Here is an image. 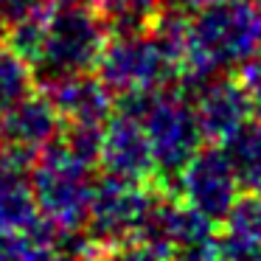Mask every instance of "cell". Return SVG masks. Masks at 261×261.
Returning <instances> with one entry per match:
<instances>
[{"label":"cell","instance_id":"2","mask_svg":"<svg viewBox=\"0 0 261 261\" xmlns=\"http://www.w3.org/2000/svg\"><path fill=\"white\" fill-rule=\"evenodd\" d=\"M96 180V160L73 149L62 135L37 154L31 186L48 239L59 242L85 230Z\"/></svg>","mask_w":261,"mask_h":261},{"label":"cell","instance_id":"6","mask_svg":"<svg viewBox=\"0 0 261 261\" xmlns=\"http://www.w3.org/2000/svg\"><path fill=\"white\" fill-rule=\"evenodd\" d=\"M154 202L158 197L146 188V182L104 174L96 180V188H93L85 233L93 239L98 250L141 242Z\"/></svg>","mask_w":261,"mask_h":261},{"label":"cell","instance_id":"16","mask_svg":"<svg viewBox=\"0 0 261 261\" xmlns=\"http://www.w3.org/2000/svg\"><path fill=\"white\" fill-rule=\"evenodd\" d=\"M166 0H90V6L101 14L110 31L152 29L160 17Z\"/></svg>","mask_w":261,"mask_h":261},{"label":"cell","instance_id":"20","mask_svg":"<svg viewBox=\"0 0 261 261\" xmlns=\"http://www.w3.org/2000/svg\"><path fill=\"white\" fill-rule=\"evenodd\" d=\"M239 82H242L244 93H247L253 113L261 115V57L250 59V62L244 65V68H242V76H239Z\"/></svg>","mask_w":261,"mask_h":261},{"label":"cell","instance_id":"17","mask_svg":"<svg viewBox=\"0 0 261 261\" xmlns=\"http://www.w3.org/2000/svg\"><path fill=\"white\" fill-rule=\"evenodd\" d=\"M45 236L0 230V261H31Z\"/></svg>","mask_w":261,"mask_h":261},{"label":"cell","instance_id":"13","mask_svg":"<svg viewBox=\"0 0 261 261\" xmlns=\"http://www.w3.org/2000/svg\"><path fill=\"white\" fill-rule=\"evenodd\" d=\"M216 239L225 261H261V194L236 199L219 219Z\"/></svg>","mask_w":261,"mask_h":261},{"label":"cell","instance_id":"14","mask_svg":"<svg viewBox=\"0 0 261 261\" xmlns=\"http://www.w3.org/2000/svg\"><path fill=\"white\" fill-rule=\"evenodd\" d=\"M222 152L236 174L239 188L247 194H261V115L236 126L222 141Z\"/></svg>","mask_w":261,"mask_h":261},{"label":"cell","instance_id":"3","mask_svg":"<svg viewBox=\"0 0 261 261\" xmlns=\"http://www.w3.org/2000/svg\"><path fill=\"white\" fill-rule=\"evenodd\" d=\"M96 73L113 96H149L180 82V57L158 29L113 31Z\"/></svg>","mask_w":261,"mask_h":261},{"label":"cell","instance_id":"1","mask_svg":"<svg viewBox=\"0 0 261 261\" xmlns=\"http://www.w3.org/2000/svg\"><path fill=\"white\" fill-rule=\"evenodd\" d=\"M261 54V6L253 0H219L188 12L182 76L188 87L216 73L239 70Z\"/></svg>","mask_w":261,"mask_h":261},{"label":"cell","instance_id":"19","mask_svg":"<svg viewBox=\"0 0 261 261\" xmlns=\"http://www.w3.org/2000/svg\"><path fill=\"white\" fill-rule=\"evenodd\" d=\"M169 261H225V255H222L219 239L214 233L208 239H199V242L177 247L174 253H169Z\"/></svg>","mask_w":261,"mask_h":261},{"label":"cell","instance_id":"18","mask_svg":"<svg viewBox=\"0 0 261 261\" xmlns=\"http://www.w3.org/2000/svg\"><path fill=\"white\" fill-rule=\"evenodd\" d=\"M93 261H169V255L146 242H129V244L101 250Z\"/></svg>","mask_w":261,"mask_h":261},{"label":"cell","instance_id":"5","mask_svg":"<svg viewBox=\"0 0 261 261\" xmlns=\"http://www.w3.org/2000/svg\"><path fill=\"white\" fill-rule=\"evenodd\" d=\"M124 107L135 113L143 124V132L152 146L154 169L166 180H174L182 166L202 149L205 135L186 90L166 87L149 96L124 98Z\"/></svg>","mask_w":261,"mask_h":261},{"label":"cell","instance_id":"7","mask_svg":"<svg viewBox=\"0 0 261 261\" xmlns=\"http://www.w3.org/2000/svg\"><path fill=\"white\" fill-rule=\"evenodd\" d=\"M239 180L219 149H199L174 177V197L191 211L219 222L239 199Z\"/></svg>","mask_w":261,"mask_h":261},{"label":"cell","instance_id":"21","mask_svg":"<svg viewBox=\"0 0 261 261\" xmlns=\"http://www.w3.org/2000/svg\"><path fill=\"white\" fill-rule=\"evenodd\" d=\"M31 261H68V253H65L62 247H54L51 244V239H42V244L37 247V253H34V258Z\"/></svg>","mask_w":261,"mask_h":261},{"label":"cell","instance_id":"15","mask_svg":"<svg viewBox=\"0 0 261 261\" xmlns=\"http://www.w3.org/2000/svg\"><path fill=\"white\" fill-rule=\"evenodd\" d=\"M37 87V73L31 62L17 54L9 42H0V115L31 96Z\"/></svg>","mask_w":261,"mask_h":261},{"label":"cell","instance_id":"9","mask_svg":"<svg viewBox=\"0 0 261 261\" xmlns=\"http://www.w3.org/2000/svg\"><path fill=\"white\" fill-rule=\"evenodd\" d=\"M188 98H191L194 115L199 121V129L205 138H216L225 141L236 126H242L250 118L253 107L244 93L242 82L230 79L227 73H216L208 79L197 82L188 87Z\"/></svg>","mask_w":261,"mask_h":261},{"label":"cell","instance_id":"8","mask_svg":"<svg viewBox=\"0 0 261 261\" xmlns=\"http://www.w3.org/2000/svg\"><path fill=\"white\" fill-rule=\"evenodd\" d=\"M98 163H101L104 174L121 177V180L149 182V177L158 174L143 124L126 107L121 113H113L107 124L101 126Z\"/></svg>","mask_w":261,"mask_h":261},{"label":"cell","instance_id":"10","mask_svg":"<svg viewBox=\"0 0 261 261\" xmlns=\"http://www.w3.org/2000/svg\"><path fill=\"white\" fill-rule=\"evenodd\" d=\"M62 126L65 121L48 93H31L0 115V146L37 158L62 135Z\"/></svg>","mask_w":261,"mask_h":261},{"label":"cell","instance_id":"4","mask_svg":"<svg viewBox=\"0 0 261 261\" xmlns=\"http://www.w3.org/2000/svg\"><path fill=\"white\" fill-rule=\"evenodd\" d=\"M107 40L110 25L90 3L57 9L48 20L45 37H42L34 59H31L37 82H42V87H45L54 82L70 79V76L93 73Z\"/></svg>","mask_w":261,"mask_h":261},{"label":"cell","instance_id":"22","mask_svg":"<svg viewBox=\"0 0 261 261\" xmlns=\"http://www.w3.org/2000/svg\"><path fill=\"white\" fill-rule=\"evenodd\" d=\"M177 3H182L188 9H197V6H205V3H219V0H177Z\"/></svg>","mask_w":261,"mask_h":261},{"label":"cell","instance_id":"11","mask_svg":"<svg viewBox=\"0 0 261 261\" xmlns=\"http://www.w3.org/2000/svg\"><path fill=\"white\" fill-rule=\"evenodd\" d=\"M34 160L37 158L0 146V230L45 236L31 186Z\"/></svg>","mask_w":261,"mask_h":261},{"label":"cell","instance_id":"12","mask_svg":"<svg viewBox=\"0 0 261 261\" xmlns=\"http://www.w3.org/2000/svg\"><path fill=\"white\" fill-rule=\"evenodd\" d=\"M48 98L57 113L62 115L65 126H104L113 115V90L98 79V73H82L70 79L45 85Z\"/></svg>","mask_w":261,"mask_h":261}]
</instances>
